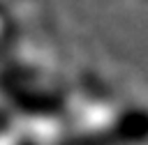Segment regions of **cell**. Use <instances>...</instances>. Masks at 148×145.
<instances>
[{
	"mask_svg": "<svg viewBox=\"0 0 148 145\" xmlns=\"http://www.w3.org/2000/svg\"><path fill=\"white\" fill-rule=\"evenodd\" d=\"M118 143L125 145H143L148 143V110L146 108H125L111 124Z\"/></svg>",
	"mask_w": 148,
	"mask_h": 145,
	"instance_id": "1",
	"label": "cell"
},
{
	"mask_svg": "<svg viewBox=\"0 0 148 145\" xmlns=\"http://www.w3.org/2000/svg\"><path fill=\"white\" fill-rule=\"evenodd\" d=\"M16 145H37V143H35V140H18Z\"/></svg>",
	"mask_w": 148,
	"mask_h": 145,
	"instance_id": "2",
	"label": "cell"
}]
</instances>
